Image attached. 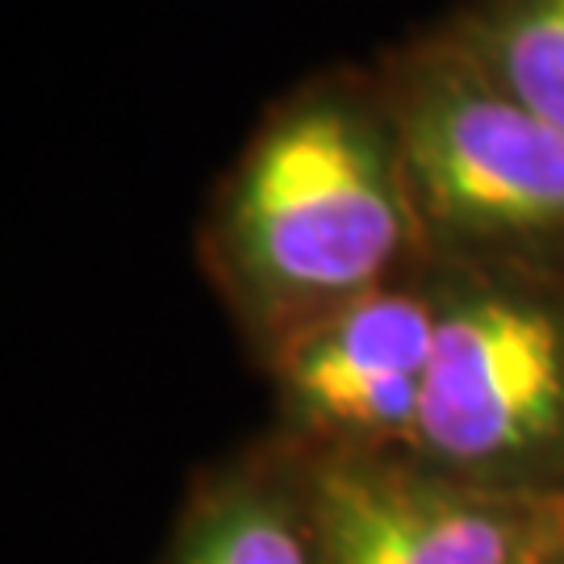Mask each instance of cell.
I'll use <instances>...</instances> for the list:
<instances>
[{
  "instance_id": "7a4b0ae2",
  "label": "cell",
  "mask_w": 564,
  "mask_h": 564,
  "mask_svg": "<svg viewBox=\"0 0 564 564\" xmlns=\"http://www.w3.org/2000/svg\"><path fill=\"white\" fill-rule=\"evenodd\" d=\"M384 109L435 263L552 276L564 263V130L447 39L393 63Z\"/></svg>"
},
{
  "instance_id": "277c9868",
  "label": "cell",
  "mask_w": 564,
  "mask_h": 564,
  "mask_svg": "<svg viewBox=\"0 0 564 564\" xmlns=\"http://www.w3.org/2000/svg\"><path fill=\"white\" fill-rule=\"evenodd\" d=\"M435 314V272L423 268L293 330L268 356L281 444L305 460L410 456Z\"/></svg>"
},
{
  "instance_id": "3957f363",
  "label": "cell",
  "mask_w": 564,
  "mask_h": 564,
  "mask_svg": "<svg viewBox=\"0 0 564 564\" xmlns=\"http://www.w3.org/2000/svg\"><path fill=\"white\" fill-rule=\"evenodd\" d=\"M435 347L410 460L447 481L564 498V289L485 263H435Z\"/></svg>"
},
{
  "instance_id": "8992f818",
  "label": "cell",
  "mask_w": 564,
  "mask_h": 564,
  "mask_svg": "<svg viewBox=\"0 0 564 564\" xmlns=\"http://www.w3.org/2000/svg\"><path fill=\"white\" fill-rule=\"evenodd\" d=\"M160 564H326L310 460L276 444L214 473L181 510Z\"/></svg>"
},
{
  "instance_id": "6da1fadb",
  "label": "cell",
  "mask_w": 564,
  "mask_h": 564,
  "mask_svg": "<svg viewBox=\"0 0 564 564\" xmlns=\"http://www.w3.org/2000/svg\"><path fill=\"white\" fill-rule=\"evenodd\" d=\"M384 97L310 88L247 147L223 193L214 268L263 360L293 330L410 276L423 256Z\"/></svg>"
},
{
  "instance_id": "ba28073f",
  "label": "cell",
  "mask_w": 564,
  "mask_h": 564,
  "mask_svg": "<svg viewBox=\"0 0 564 564\" xmlns=\"http://www.w3.org/2000/svg\"><path fill=\"white\" fill-rule=\"evenodd\" d=\"M540 564H564V540H561L556 547H552V552H547V556H544Z\"/></svg>"
},
{
  "instance_id": "52a82bcc",
  "label": "cell",
  "mask_w": 564,
  "mask_h": 564,
  "mask_svg": "<svg viewBox=\"0 0 564 564\" xmlns=\"http://www.w3.org/2000/svg\"><path fill=\"white\" fill-rule=\"evenodd\" d=\"M444 39L564 130V0H477Z\"/></svg>"
},
{
  "instance_id": "5b68a950",
  "label": "cell",
  "mask_w": 564,
  "mask_h": 564,
  "mask_svg": "<svg viewBox=\"0 0 564 564\" xmlns=\"http://www.w3.org/2000/svg\"><path fill=\"white\" fill-rule=\"evenodd\" d=\"M326 564H540L564 540V498L447 481L410 456L310 460Z\"/></svg>"
}]
</instances>
